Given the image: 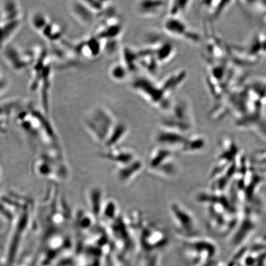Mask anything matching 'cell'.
<instances>
[{
  "label": "cell",
  "mask_w": 266,
  "mask_h": 266,
  "mask_svg": "<svg viewBox=\"0 0 266 266\" xmlns=\"http://www.w3.org/2000/svg\"><path fill=\"white\" fill-rule=\"evenodd\" d=\"M83 2L96 15L107 10L109 5H111V2L101 1V0H89V1Z\"/></svg>",
  "instance_id": "11"
},
{
  "label": "cell",
  "mask_w": 266,
  "mask_h": 266,
  "mask_svg": "<svg viewBox=\"0 0 266 266\" xmlns=\"http://www.w3.org/2000/svg\"><path fill=\"white\" fill-rule=\"evenodd\" d=\"M114 116L103 107L94 108L86 112L83 118L86 130L94 139L105 144L116 124Z\"/></svg>",
  "instance_id": "1"
},
{
  "label": "cell",
  "mask_w": 266,
  "mask_h": 266,
  "mask_svg": "<svg viewBox=\"0 0 266 266\" xmlns=\"http://www.w3.org/2000/svg\"><path fill=\"white\" fill-rule=\"evenodd\" d=\"M131 88L151 103L155 107L162 110L170 108V97H168L159 84L156 83L146 77H137L131 83Z\"/></svg>",
  "instance_id": "2"
},
{
  "label": "cell",
  "mask_w": 266,
  "mask_h": 266,
  "mask_svg": "<svg viewBox=\"0 0 266 266\" xmlns=\"http://www.w3.org/2000/svg\"><path fill=\"white\" fill-rule=\"evenodd\" d=\"M80 50L81 54L85 57L95 58L102 51V41L98 37L87 39L81 44Z\"/></svg>",
  "instance_id": "8"
},
{
  "label": "cell",
  "mask_w": 266,
  "mask_h": 266,
  "mask_svg": "<svg viewBox=\"0 0 266 266\" xmlns=\"http://www.w3.org/2000/svg\"><path fill=\"white\" fill-rule=\"evenodd\" d=\"M165 3L159 1H139L134 5V10L140 17L153 18L161 14L165 7Z\"/></svg>",
  "instance_id": "7"
},
{
  "label": "cell",
  "mask_w": 266,
  "mask_h": 266,
  "mask_svg": "<svg viewBox=\"0 0 266 266\" xmlns=\"http://www.w3.org/2000/svg\"><path fill=\"white\" fill-rule=\"evenodd\" d=\"M68 9L73 17L84 26H93L96 20V14L87 7L83 1L70 2Z\"/></svg>",
  "instance_id": "6"
},
{
  "label": "cell",
  "mask_w": 266,
  "mask_h": 266,
  "mask_svg": "<svg viewBox=\"0 0 266 266\" xmlns=\"http://www.w3.org/2000/svg\"><path fill=\"white\" fill-rule=\"evenodd\" d=\"M129 73V70L122 62L114 64L109 71V76L112 80L118 83H122L126 81Z\"/></svg>",
  "instance_id": "9"
},
{
  "label": "cell",
  "mask_w": 266,
  "mask_h": 266,
  "mask_svg": "<svg viewBox=\"0 0 266 266\" xmlns=\"http://www.w3.org/2000/svg\"><path fill=\"white\" fill-rule=\"evenodd\" d=\"M170 114L162 120V128L182 134L193 128V118L188 102L183 100L178 102Z\"/></svg>",
  "instance_id": "3"
},
{
  "label": "cell",
  "mask_w": 266,
  "mask_h": 266,
  "mask_svg": "<svg viewBox=\"0 0 266 266\" xmlns=\"http://www.w3.org/2000/svg\"><path fill=\"white\" fill-rule=\"evenodd\" d=\"M163 29L167 35L173 38L198 43L200 41L199 34L193 32L191 27L179 17L168 16L163 24Z\"/></svg>",
  "instance_id": "4"
},
{
  "label": "cell",
  "mask_w": 266,
  "mask_h": 266,
  "mask_svg": "<svg viewBox=\"0 0 266 266\" xmlns=\"http://www.w3.org/2000/svg\"><path fill=\"white\" fill-rule=\"evenodd\" d=\"M171 212L172 217H173L174 221L176 223L177 228L179 230H182L186 233H189V229L190 233H198V226H197L195 218L193 215L190 214V211L187 210L183 206L180 205L172 204L171 206Z\"/></svg>",
  "instance_id": "5"
},
{
  "label": "cell",
  "mask_w": 266,
  "mask_h": 266,
  "mask_svg": "<svg viewBox=\"0 0 266 266\" xmlns=\"http://www.w3.org/2000/svg\"><path fill=\"white\" fill-rule=\"evenodd\" d=\"M127 132L128 128L126 125L120 122L119 123L117 122L105 145L108 147L115 146L116 144L124 138Z\"/></svg>",
  "instance_id": "10"
}]
</instances>
